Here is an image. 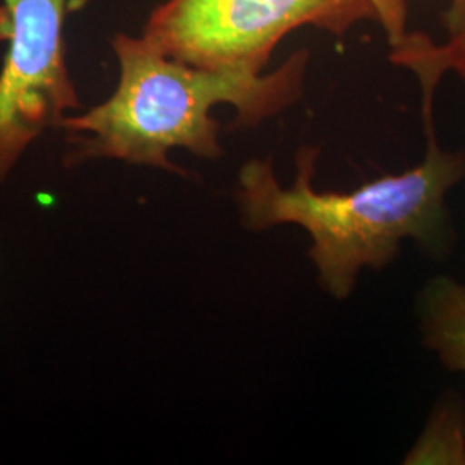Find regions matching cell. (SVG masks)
I'll use <instances>...</instances> for the list:
<instances>
[{
	"label": "cell",
	"instance_id": "6da1fadb",
	"mask_svg": "<svg viewBox=\"0 0 465 465\" xmlns=\"http://www.w3.org/2000/svg\"><path fill=\"white\" fill-rule=\"evenodd\" d=\"M113 49L119 63L116 92L59 126L71 145L66 166L117 159L186 176L169 161L171 150L202 159L223 155L214 105L230 104L236 126L253 128L302 97L309 63V52L302 49L267 74L209 69L169 57L143 35L117 34Z\"/></svg>",
	"mask_w": 465,
	"mask_h": 465
},
{
	"label": "cell",
	"instance_id": "7a4b0ae2",
	"mask_svg": "<svg viewBox=\"0 0 465 465\" xmlns=\"http://www.w3.org/2000/svg\"><path fill=\"white\" fill-rule=\"evenodd\" d=\"M432 94L422 95L428 152L419 166L384 174L353 192H317L312 184L319 149L297 153V180L282 188L272 161L253 159L238 176V205L243 224L262 232L297 224L311 234L319 282L334 299H347L362 269H381L407 238L441 247L447 238L450 188L465 178V153L440 149L432 123Z\"/></svg>",
	"mask_w": 465,
	"mask_h": 465
},
{
	"label": "cell",
	"instance_id": "3957f363",
	"mask_svg": "<svg viewBox=\"0 0 465 465\" xmlns=\"http://www.w3.org/2000/svg\"><path fill=\"white\" fill-rule=\"evenodd\" d=\"M374 21L390 45L407 36L405 0H167L143 36L193 66L262 74L282 38L303 26L341 36Z\"/></svg>",
	"mask_w": 465,
	"mask_h": 465
},
{
	"label": "cell",
	"instance_id": "277c9868",
	"mask_svg": "<svg viewBox=\"0 0 465 465\" xmlns=\"http://www.w3.org/2000/svg\"><path fill=\"white\" fill-rule=\"evenodd\" d=\"M67 2L2 0L9 49L0 71V184L40 134L82 105L66 64Z\"/></svg>",
	"mask_w": 465,
	"mask_h": 465
},
{
	"label": "cell",
	"instance_id": "5b68a950",
	"mask_svg": "<svg viewBox=\"0 0 465 465\" xmlns=\"http://www.w3.org/2000/svg\"><path fill=\"white\" fill-rule=\"evenodd\" d=\"M422 334L441 364L465 372V284L434 278L420 299Z\"/></svg>",
	"mask_w": 465,
	"mask_h": 465
},
{
	"label": "cell",
	"instance_id": "8992f818",
	"mask_svg": "<svg viewBox=\"0 0 465 465\" xmlns=\"http://www.w3.org/2000/svg\"><path fill=\"white\" fill-rule=\"evenodd\" d=\"M443 21L449 28L447 44L438 45L428 35L407 34L391 47L390 59L411 69L420 84H440L447 71L457 73L465 84V13L447 11Z\"/></svg>",
	"mask_w": 465,
	"mask_h": 465
},
{
	"label": "cell",
	"instance_id": "52a82bcc",
	"mask_svg": "<svg viewBox=\"0 0 465 465\" xmlns=\"http://www.w3.org/2000/svg\"><path fill=\"white\" fill-rule=\"evenodd\" d=\"M450 11H459V13H465V0H453Z\"/></svg>",
	"mask_w": 465,
	"mask_h": 465
}]
</instances>
